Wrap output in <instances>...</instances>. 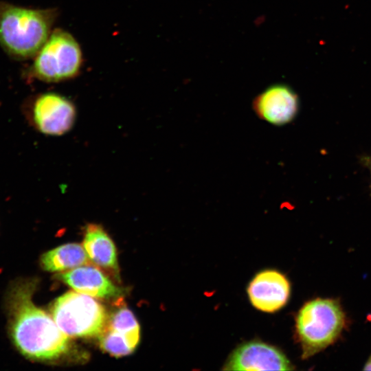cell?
Returning <instances> with one entry per match:
<instances>
[{"instance_id": "3", "label": "cell", "mask_w": 371, "mask_h": 371, "mask_svg": "<svg viewBox=\"0 0 371 371\" xmlns=\"http://www.w3.org/2000/svg\"><path fill=\"white\" fill-rule=\"evenodd\" d=\"M339 300L315 298L306 302L295 317V337L306 359L334 344L346 326Z\"/></svg>"}, {"instance_id": "11", "label": "cell", "mask_w": 371, "mask_h": 371, "mask_svg": "<svg viewBox=\"0 0 371 371\" xmlns=\"http://www.w3.org/2000/svg\"><path fill=\"white\" fill-rule=\"evenodd\" d=\"M82 245L91 262L114 276L118 275L116 247L100 225H87Z\"/></svg>"}, {"instance_id": "2", "label": "cell", "mask_w": 371, "mask_h": 371, "mask_svg": "<svg viewBox=\"0 0 371 371\" xmlns=\"http://www.w3.org/2000/svg\"><path fill=\"white\" fill-rule=\"evenodd\" d=\"M56 9H33L0 2V45L18 60L34 58L52 32Z\"/></svg>"}, {"instance_id": "9", "label": "cell", "mask_w": 371, "mask_h": 371, "mask_svg": "<svg viewBox=\"0 0 371 371\" xmlns=\"http://www.w3.org/2000/svg\"><path fill=\"white\" fill-rule=\"evenodd\" d=\"M253 109L260 119L273 125L282 126L295 117L299 110V99L290 87L276 84L255 98Z\"/></svg>"}, {"instance_id": "6", "label": "cell", "mask_w": 371, "mask_h": 371, "mask_svg": "<svg viewBox=\"0 0 371 371\" xmlns=\"http://www.w3.org/2000/svg\"><path fill=\"white\" fill-rule=\"evenodd\" d=\"M31 120L35 128L47 135H62L74 125L76 109L67 97L55 92L43 93L34 98Z\"/></svg>"}, {"instance_id": "5", "label": "cell", "mask_w": 371, "mask_h": 371, "mask_svg": "<svg viewBox=\"0 0 371 371\" xmlns=\"http://www.w3.org/2000/svg\"><path fill=\"white\" fill-rule=\"evenodd\" d=\"M52 313L60 330L71 337H99L108 321L101 304L76 291L58 297L53 304Z\"/></svg>"}, {"instance_id": "14", "label": "cell", "mask_w": 371, "mask_h": 371, "mask_svg": "<svg viewBox=\"0 0 371 371\" xmlns=\"http://www.w3.org/2000/svg\"><path fill=\"white\" fill-rule=\"evenodd\" d=\"M98 337L101 348L115 357L129 355L135 349L124 335L106 327Z\"/></svg>"}, {"instance_id": "7", "label": "cell", "mask_w": 371, "mask_h": 371, "mask_svg": "<svg viewBox=\"0 0 371 371\" xmlns=\"http://www.w3.org/2000/svg\"><path fill=\"white\" fill-rule=\"evenodd\" d=\"M286 356L276 347L254 340L238 346L224 364V370H292Z\"/></svg>"}, {"instance_id": "13", "label": "cell", "mask_w": 371, "mask_h": 371, "mask_svg": "<svg viewBox=\"0 0 371 371\" xmlns=\"http://www.w3.org/2000/svg\"><path fill=\"white\" fill-rule=\"evenodd\" d=\"M106 328L124 335L135 348L140 338L139 325L133 313L124 307L108 318Z\"/></svg>"}, {"instance_id": "16", "label": "cell", "mask_w": 371, "mask_h": 371, "mask_svg": "<svg viewBox=\"0 0 371 371\" xmlns=\"http://www.w3.org/2000/svg\"><path fill=\"white\" fill-rule=\"evenodd\" d=\"M370 169H371V162H370Z\"/></svg>"}, {"instance_id": "4", "label": "cell", "mask_w": 371, "mask_h": 371, "mask_svg": "<svg viewBox=\"0 0 371 371\" xmlns=\"http://www.w3.org/2000/svg\"><path fill=\"white\" fill-rule=\"evenodd\" d=\"M29 76L46 82H59L75 78L83 58L76 39L62 29L54 30L34 57Z\"/></svg>"}, {"instance_id": "8", "label": "cell", "mask_w": 371, "mask_h": 371, "mask_svg": "<svg viewBox=\"0 0 371 371\" xmlns=\"http://www.w3.org/2000/svg\"><path fill=\"white\" fill-rule=\"evenodd\" d=\"M247 292L254 308L265 313H274L286 304L291 284L283 273L274 269H266L253 278Z\"/></svg>"}, {"instance_id": "1", "label": "cell", "mask_w": 371, "mask_h": 371, "mask_svg": "<svg viewBox=\"0 0 371 371\" xmlns=\"http://www.w3.org/2000/svg\"><path fill=\"white\" fill-rule=\"evenodd\" d=\"M36 282L16 283L9 293L10 333L25 357L41 361L57 359L69 350L68 336L53 317L32 302Z\"/></svg>"}, {"instance_id": "10", "label": "cell", "mask_w": 371, "mask_h": 371, "mask_svg": "<svg viewBox=\"0 0 371 371\" xmlns=\"http://www.w3.org/2000/svg\"><path fill=\"white\" fill-rule=\"evenodd\" d=\"M58 278L74 291L97 298H113L122 294L120 288L99 269L82 265L58 275Z\"/></svg>"}, {"instance_id": "15", "label": "cell", "mask_w": 371, "mask_h": 371, "mask_svg": "<svg viewBox=\"0 0 371 371\" xmlns=\"http://www.w3.org/2000/svg\"><path fill=\"white\" fill-rule=\"evenodd\" d=\"M363 370H371V355L367 362L365 364V366L363 368Z\"/></svg>"}, {"instance_id": "12", "label": "cell", "mask_w": 371, "mask_h": 371, "mask_svg": "<svg viewBox=\"0 0 371 371\" xmlns=\"http://www.w3.org/2000/svg\"><path fill=\"white\" fill-rule=\"evenodd\" d=\"M89 260L83 246L78 243H67L45 253L41 262L45 270L61 272L87 265Z\"/></svg>"}]
</instances>
